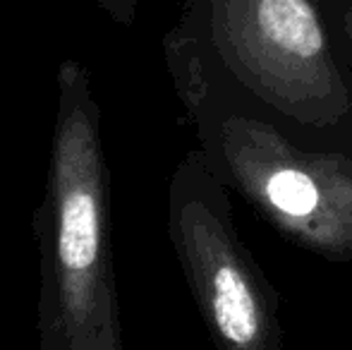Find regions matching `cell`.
I'll list each match as a JSON object with an SVG mask.
<instances>
[{"instance_id": "5", "label": "cell", "mask_w": 352, "mask_h": 350, "mask_svg": "<svg viewBox=\"0 0 352 350\" xmlns=\"http://www.w3.org/2000/svg\"><path fill=\"white\" fill-rule=\"evenodd\" d=\"M113 22L122 24V27H130L135 24L137 17V5L140 0H94Z\"/></svg>"}, {"instance_id": "4", "label": "cell", "mask_w": 352, "mask_h": 350, "mask_svg": "<svg viewBox=\"0 0 352 350\" xmlns=\"http://www.w3.org/2000/svg\"><path fill=\"white\" fill-rule=\"evenodd\" d=\"M168 238L218 350H283L280 298L240 238L230 190L199 149L168 185Z\"/></svg>"}, {"instance_id": "2", "label": "cell", "mask_w": 352, "mask_h": 350, "mask_svg": "<svg viewBox=\"0 0 352 350\" xmlns=\"http://www.w3.org/2000/svg\"><path fill=\"white\" fill-rule=\"evenodd\" d=\"M56 85L46 192L34 214L41 252V346L122 350L101 108L87 67L74 58L58 65Z\"/></svg>"}, {"instance_id": "6", "label": "cell", "mask_w": 352, "mask_h": 350, "mask_svg": "<svg viewBox=\"0 0 352 350\" xmlns=\"http://www.w3.org/2000/svg\"><path fill=\"white\" fill-rule=\"evenodd\" d=\"M336 10V19H338L340 34H343L345 48H348L350 65H352V0H331Z\"/></svg>"}, {"instance_id": "3", "label": "cell", "mask_w": 352, "mask_h": 350, "mask_svg": "<svg viewBox=\"0 0 352 350\" xmlns=\"http://www.w3.org/2000/svg\"><path fill=\"white\" fill-rule=\"evenodd\" d=\"M213 175L305 252L352 264V149L297 140L211 87L173 80Z\"/></svg>"}, {"instance_id": "1", "label": "cell", "mask_w": 352, "mask_h": 350, "mask_svg": "<svg viewBox=\"0 0 352 350\" xmlns=\"http://www.w3.org/2000/svg\"><path fill=\"white\" fill-rule=\"evenodd\" d=\"M170 80H195L297 140L352 149V65L331 0H182L163 36Z\"/></svg>"}]
</instances>
